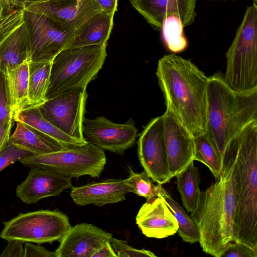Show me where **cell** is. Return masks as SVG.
Segmentation results:
<instances>
[{
    "label": "cell",
    "instance_id": "41",
    "mask_svg": "<svg viewBox=\"0 0 257 257\" xmlns=\"http://www.w3.org/2000/svg\"><path fill=\"white\" fill-rule=\"evenodd\" d=\"M13 8H22L25 4L31 0H6Z\"/></svg>",
    "mask_w": 257,
    "mask_h": 257
},
{
    "label": "cell",
    "instance_id": "22",
    "mask_svg": "<svg viewBox=\"0 0 257 257\" xmlns=\"http://www.w3.org/2000/svg\"><path fill=\"white\" fill-rule=\"evenodd\" d=\"M113 15L103 11L92 16L76 31L69 48L107 43L113 27Z\"/></svg>",
    "mask_w": 257,
    "mask_h": 257
},
{
    "label": "cell",
    "instance_id": "36",
    "mask_svg": "<svg viewBox=\"0 0 257 257\" xmlns=\"http://www.w3.org/2000/svg\"><path fill=\"white\" fill-rule=\"evenodd\" d=\"M0 254V257H24V242L18 240H10Z\"/></svg>",
    "mask_w": 257,
    "mask_h": 257
},
{
    "label": "cell",
    "instance_id": "14",
    "mask_svg": "<svg viewBox=\"0 0 257 257\" xmlns=\"http://www.w3.org/2000/svg\"><path fill=\"white\" fill-rule=\"evenodd\" d=\"M23 8L48 17L64 29L75 31L102 11L96 0H31Z\"/></svg>",
    "mask_w": 257,
    "mask_h": 257
},
{
    "label": "cell",
    "instance_id": "32",
    "mask_svg": "<svg viewBox=\"0 0 257 257\" xmlns=\"http://www.w3.org/2000/svg\"><path fill=\"white\" fill-rule=\"evenodd\" d=\"M32 155L29 152L16 146L9 141L0 152V172L22 158Z\"/></svg>",
    "mask_w": 257,
    "mask_h": 257
},
{
    "label": "cell",
    "instance_id": "24",
    "mask_svg": "<svg viewBox=\"0 0 257 257\" xmlns=\"http://www.w3.org/2000/svg\"><path fill=\"white\" fill-rule=\"evenodd\" d=\"M7 75L13 111V117L18 112L30 106L28 97L29 60H26Z\"/></svg>",
    "mask_w": 257,
    "mask_h": 257
},
{
    "label": "cell",
    "instance_id": "1",
    "mask_svg": "<svg viewBox=\"0 0 257 257\" xmlns=\"http://www.w3.org/2000/svg\"><path fill=\"white\" fill-rule=\"evenodd\" d=\"M237 204L235 162L232 153L227 148L219 178L200 192L197 207L190 213L199 228V242L205 253L221 257L234 240Z\"/></svg>",
    "mask_w": 257,
    "mask_h": 257
},
{
    "label": "cell",
    "instance_id": "15",
    "mask_svg": "<svg viewBox=\"0 0 257 257\" xmlns=\"http://www.w3.org/2000/svg\"><path fill=\"white\" fill-rule=\"evenodd\" d=\"M162 116L168 167L173 178L194 161V137L170 109L166 108Z\"/></svg>",
    "mask_w": 257,
    "mask_h": 257
},
{
    "label": "cell",
    "instance_id": "20",
    "mask_svg": "<svg viewBox=\"0 0 257 257\" xmlns=\"http://www.w3.org/2000/svg\"><path fill=\"white\" fill-rule=\"evenodd\" d=\"M131 189L125 179H108L72 187L70 196L78 205L101 206L122 201Z\"/></svg>",
    "mask_w": 257,
    "mask_h": 257
},
{
    "label": "cell",
    "instance_id": "39",
    "mask_svg": "<svg viewBox=\"0 0 257 257\" xmlns=\"http://www.w3.org/2000/svg\"><path fill=\"white\" fill-rule=\"evenodd\" d=\"M92 257H117L110 242H107L99 248Z\"/></svg>",
    "mask_w": 257,
    "mask_h": 257
},
{
    "label": "cell",
    "instance_id": "21",
    "mask_svg": "<svg viewBox=\"0 0 257 257\" xmlns=\"http://www.w3.org/2000/svg\"><path fill=\"white\" fill-rule=\"evenodd\" d=\"M10 142L33 155L49 154L69 148L57 140L24 122L17 121Z\"/></svg>",
    "mask_w": 257,
    "mask_h": 257
},
{
    "label": "cell",
    "instance_id": "33",
    "mask_svg": "<svg viewBox=\"0 0 257 257\" xmlns=\"http://www.w3.org/2000/svg\"><path fill=\"white\" fill-rule=\"evenodd\" d=\"M110 243L116 252L117 257L156 256L154 253L149 250L133 247L125 240L112 237L110 240Z\"/></svg>",
    "mask_w": 257,
    "mask_h": 257
},
{
    "label": "cell",
    "instance_id": "29",
    "mask_svg": "<svg viewBox=\"0 0 257 257\" xmlns=\"http://www.w3.org/2000/svg\"><path fill=\"white\" fill-rule=\"evenodd\" d=\"M183 27L180 19L176 16H169L163 22L161 29L163 37L168 49L172 52H182L187 46Z\"/></svg>",
    "mask_w": 257,
    "mask_h": 257
},
{
    "label": "cell",
    "instance_id": "2",
    "mask_svg": "<svg viewBox=\"0 0 257 257\" xmlns=\"http://www.w3.org/2000/svg\"><path fill=\"white\" fill-rule=\"evenodd\" d=\"M156 75L166 108L194 137L205 133L208 77L190 60L175 54L160 59Z\"/></svg>",
    "mask_w": 257,
    "mask_h": 257
},
{
    "label": "cell",
    "instance_id": "8",
    "mask_svg": "<svg viewBox=\"0 0 257 257\" xmlns=\"http://www.w3.org/2000/svg\"><path fill=\"white\" fill-rule=\"evenodd\" d=\"M3 224L0 238L38 244L60 241L71 226L67 216L57 210L20 213Z\"/></svg>",
    "mask_w": 257,
    "mask_h": 257
},
{
    "label": "cell",
    "instance_id": "6",
    "mask_svg": "<svg viewBox=\"0 0 257 257\" xmlns=\"http://www.w3.org/2000/svg\"><path fill=\"white\" fill-rule=\"evenodd\" d=\"M224 81L232 89L257 88V6L247 8L226 53Z\"/></svg>",
    "mask_w": 257,
    "mask_h": 257
},
{
    "label": "cell",
    "instance_id": "10",
    "mask_svg": "<svg viewBox=\"0 0 257 257\" xmlns=\"http://www.w3.org/2000/svg\"><path fill=\"white\" fill-rule=\"evenodd\" d=\"M88 94L86 87H79L47 99L38 106L43 116L59 130L83 143L85 107Z\"/></svg>",
    "mask_w": 257,
    "mask_h": 257
},
{
    "label": "cell",
    "instance_id": "12",
    "mask_svg": "<svg viewBox=\"0 0 257 257\" xmlns=\"http://www.w3.org/2000/svg\"><path fill=\"white\" fill-rule=\"evenodd\" d=\"M137 146L141 165L151 179L162 185L169 182L173 177L168 167L162 115L152 118L144 127Z\"/></svg>",
    "mask_w": 257,
    "mask_h": 257
},
{
    "label": "cell",
    "instance_id": "37",
    "mask_svg": "<svg viewBox=\"0 0 257 257\" xmlns=\"http://www.w3.org/2000/svg\"><path fill=\"white\" fill-rule=\"evenodd\" d=\"M13 121V118H10L0 125V152L9 141Z\"/></svg>",
    "mask_w": 257,
    "mask_h": 257
},
{
    "label": "cell",
    "instance_id": "28",
    "mask_svg": "<svg viewBox=\"0 0 257 257\" xmlns=\"http://www.w3.org/2000/svg\"><path fill=\"white\" fill-rule=\"evenodd\" d=\"M195 146L194 161L205 165L211 171L215 179L219 178L222 170V161L207 134L194 137Z\"/></svg>",
    "mask_w": 257,
    "mask_h": 257
},
{
    "label": "cell",
    "instance_id": "16",
    "mask_svg": "<svg viewBox=\"0 0 257 257\" xmlns=\"http://www.w3.org/2000/svg\"><path fill=\"white\" fill-rule=\"evenodd\" d=\"M112 235L92 224L71 226L55 250L56 257H92Z\"/></svg>",
    "mask_w": 257,
    "mask_h": 257
},
{
    "label": "cell",
    "instance_id": "40",
    "mask_svg": "<svg viewBox=\"0 0 257 257\" xmlns=\"http://www.w3.org/2000/svg\"><path fill=\"white\" fill-rule=\"evenodd\" d=\"M14 9L13 7L6 0H0V26L4 19Z\"/></svg>",
    "mask_w": 257,
    "mask_h": 257
},
{
    "label": "cell",
    "instance_id": "38",
    "mask_svg": "<svg viewBox=\"0 0 257 257\" xmlns=\"http://www.w3.org/2000/svg\"><path fill=\"white\" fill-rule=\"evenodd\" d=\"M101 10L110 15H114L117 11L118 0H96Z\"/></svg>",
    "mask_w": 257,
    "mask_h": 257
},
{
    "label": "cell",
    "instance_id": "26",
    "mask_svg": "<svg viewBox=\"0 0 257 257\" xmlns=\"http://www.w3.org/2000/svg\"><path fill=\"white\" fill-rule=\"evenodd\" d=\"M52 62L29 61L28 97L30 106H37L46 100Z\"/></svg>",
    "mask_w": 257,
    "mask_h": 257
},
{
    "label": "cell",
    "instance_id": "18",
    "mask_svg": "<svg viewBox=\"0 0 257 257\" xmlns=\"http://www.w3.org/2000/svg\"><path fill=\"white\" fill-rule=\"evenodd\" d=\"M132 6L150 23L161 30L166 18L178 17L183 26L190 25L196 16V0H130Z\"/></svg>",
    "mask_w": 257,
    "mask_h": 257
},
{
    "label": "cell",
    "instance_id": "4",
    "mask_svg": "<svg viewBox=\"0 0 257 257\" xmlns=\"http://www.w3.org/2000/svg\"><path fill=\"white\" fill-rule=\"evenodd\" d=\"M235 162L237 204L234 240L257 251V120L227 144Z\"/></svg>",
    "mask_w": 257,
    "mask_h": 257
},
{
    "label": "cell",
    "instance_id": "31",
    "mask_svg": "<svg viewBox=\"0 0 257 257\" xmlns=\"http://www.w3.org/2000/svg\"><path fill=\"white\" fill-rule=\"evenodd\" d=\"M13 118L11 96L6 73L0 71V125Z\"/></svg>",
    "mask_w": 257,
    "mask_h": 257
},
{
    "label": "cell",
    "instance_id": "11",
    "mask_svg": "<svg viewBox=\"0 0 257 257\" xmlns=\"http://www.w3.org/2000/svg\"><path fill=\"white\" fill-rule=\"evenodd\" d=\"M30 56V34L23 9H14L0 26V71L7 73Z\"/></svg>",
    "mask_w": 257,
    "mask_h": 257
},
{
    "label": "cell",
    "instance_id": "34",
    "mask_svg": "<svg viewBox=\"0 0 257 257\" xmlns=\"http://www.w3.org/2000/svg\"><path fill=\"white\" fill-rule=\"evenodd\" d=\"M221 257H257V251L242 243L233 240L228 244Z\"/></svg>",
    "mask_w": 257,
    "mask_h": 257
},
{
    "label": "cell",
    "instance_id": "13",
    "mask_svg": "<svg viewBox=\"0 0 257 257\" xmlns=\"http://www.w3.org/2000/svg\"><path fill=\"white\" fill-rule=\"evenodd\" d=\"M82 131L85 139L103 150L122 155L132 147L138 137V129L132 118L124 123H116L103 116L84 118Z\"/></svg>",
    "mask_w": 257,
    "mask_h": 257
},
{
    "label": "cell",
    "instance_id": "35",
    "mask_svg": "<svg viewBox=\"0 0 257 257\" xmlns=\"http://www.w3.org/2000/svg\"><path fill=\"white\" fill-rule=\"evenodd\" d=\"M24 257H56L55 251H50L40 245L26 242Z\"/></svg>",
    "mask_w": 257,
    "mask_h": 257
},
{
    "label": "cell",
    "instance_id": "30",
    "mask_svg": "<svg viewBox=\"0 0 257 257\" xmlns=\"http://www.w3.org/2000/svg\"><path fill=\"white\" fill-rule=\"evenodd\" d=\"M129 170L130 176L125 180L131 193L145 197L147 201L159 196L162 184H155L145 170L141 173H135L132 169Z\"/></svg>",
    "mask_w": 257,
    "mask_h": 257
},
{
    "label": "cell",
    "instance_id": "19",
    "mask_svg": "<svg viewBox=\"0 0 257 257\" xmlns=\"http://www.w3.org/2000/svg\"><path fill=\"white\" fill-rule=\"evenodd\" d=\"M136 220L142 232L149 238H166L175 234L178 229L175 217L160 194L142 205Z\"/></svg>",
    "mask_w": 257,
    "mask_h": 257
},
{
    "label": "cell",
    "instance_id": "23",
    "mask_svg": "<svg viewBox=\"0 0 257 257\" xmlns=\"http://www.w3.org/2000/svg\"><path fill=\"white\" fill-rule=\"evenodd\" d=\"M13 119L14 121H21L33 126L57 140L68 148L85 144L64 133L45 119L38 106L24 108L14 115Z\"/></svg>",
    "mask_w": 257,
    "mask_h": 257
},
{
    "label": "cell",
    "instance_id": "3",
    "mask_svg": "<svg viewBox=\"0 0 257 257\" xmlns=\"http://www.w3.org/2000/svg\"><path fill=\"white\" fill-rule=\"evenodd\" d=\"M254 120H257V88L235 90L219 72L208 77L206 133L222 162L230 141Z\"/></svg>",
    "mask_w": 257,
    "mask_h": 257
},
{
    "label": "cell",
    "instance_id": "7",
    "mask_svg": "<svg viewBox=\"0 0 257 257\" xmlns=\"http://www.w3.org/2000/svg\"><path fill=\"white\" fill-rule=\"evenodd\" d=\"M29 167H41L72 178L88 175L98 178L106 164L104 151L88 142L49 154L30 155L19 161Z\"/></svg>",
    "mask_w": 257,
    "mask_h": 257
},
{
    "label": "cell",
    "instance_id": "27",
    "mask_svg": "<svg viewBox=\"0 0 257 257\" xmlns=\"http://www.w3.org/2000/svg\"><path fill=\"white\" fill-rule=\"evenodd\" d=\"M170 210L178 225L177 232L184 242L193 243L199 242L200 233L197 225L184 208L162 186L159 194Z\"/></svg>",
    "mask_w": 257,
    "mask_h": 257
},
{
    "label": "cell",
    "instance_id": "5",
    "mask_svg": "<svg viewBox=\"0 0 257 257\" xmlns=\"http://www.w3.org/2000/svg\"><path fill=\"white\" fill-rule=\"evenodd\" d=\"M106 47L105 43L68 48L58 53L52 62L46 99L76 87H87L102 67Z\"/></svg>",
    "mask_w": 257,
    "mask_h": 257
},
{
    "label": "cell",
    "instance_id": "9",
    "mask_svg": "<svg viewBox=\"0 0 257 257\" xmlns=\"http://www.w3.org/2000/svg\"><path fill=\"white\" fill-rule=\"evenodd\" d=\"M22 9L30 34V62H52L58 53L71 46L75 30L64 29L44 15Z\"/></svg>",
    "mask_w": 257,
    "mask_h": 257
},
{
    "label": "cell",
    "instance_id": "42",
    "mask_svg": "<svg viewBox=\"0 0 257 257\" xmlns=\"http://www.w3.org/2000/svg\"><path fill=\"white\" fill-rule=\"evenodd\" d=\"M253 2V4L257 6V0H252Z\"/></svg>",
    "mask_w": 257,
    "mask_h": 257
},
{
    "label": "cell",
    "instance_id": "25",
    "mask_svg": "<svg viewBox=\"0 0 257 257\" xmlns=\"http://www.w3.org/2000/svg\"><path fill=\"white\" fill-rule=\"evenodd\" d=\"M176 177L177 189L181 196L184 206L188 213H191L197 207L200 190V173L194 166V161L191 162Z\"/></svg>",
    "mask_w": 257,
    "mask_h": 257
},
{
    "label": "cell",
    "instance_id": "17",
    "mask_svg": "<svg viewBox=\"0 0 257 257\" xmlns=\"http://www.w3.org/2000/svg\"><path fill=\"white\" fill-rule=\"evenodd\" d=\"M72 187L71 178L46 168L34 167L17 187L16 195L23 202L31 204L44 198L59 195Z\"/></svg>",
    "mask_w": 257,
    "mask_h": 257
}]
</instances>
